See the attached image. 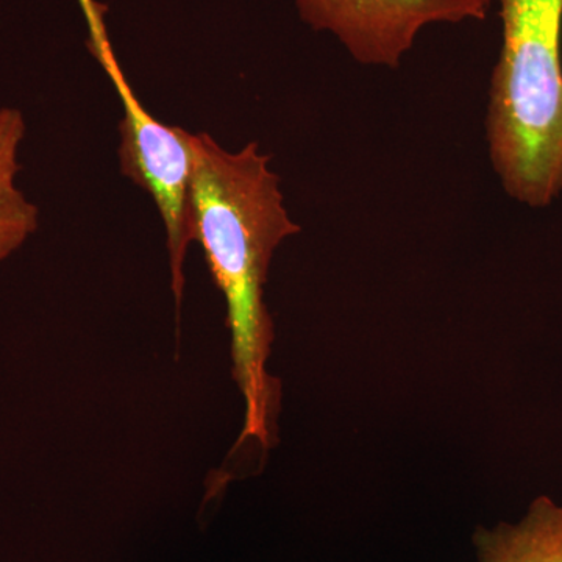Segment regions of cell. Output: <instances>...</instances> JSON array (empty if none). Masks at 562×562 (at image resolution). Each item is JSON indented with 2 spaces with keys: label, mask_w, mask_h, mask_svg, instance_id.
Returning a JSON list of instances; mask_svg holds the SVG:
<instances>
[{
  "label": "cell",
  "mask_w": 562,
  "mask_h": 562,
  "mask_svg": "<svg viewBox=\"0 0 562 562\" xmlns=\"http://www.w3.org/2000/svg\"><path fill=\"white\" fill-rule=\"evenodd\" d=\"M79 5L83 11L85 20H87L88 49L94 55L95 60H99L106 50L113 49L109 32H106L105 20H103L106 7L101 5L95 0H79Z\"/></svg>",
  "instance_id": "obj_7"
},
{
  "label": "cell",
  "mask_w": 562,
  "mask_h": 562,
  "mask_svg": "<svg viewBox=\"0 0 562 562\" xmlns=\"http://www.w3.org/2000/svg\"><path fill=\"white\" fill-rule=\"evenodd\" d=\"M194 243L201 244L227 306L233 376L244 402L236 449L276 441L280 384L269 372L276 339L265 301L266 281L280 244L301 233L284 206L280 177L257 143L227 150L206 133H192Z\"/></svg>",
  "instance_id": "obj_1"
},
{
  "label": "cell",
  "mask_w": 562,
  "mask_h": 562,
  "mask_svg": "<svg viewBox=\"0 0 562 562\" xmlns=\"http://www.w3.org/2000/svg\"><path fill=\"white\" fill-rule=\"evenodd\" d=\"M313 31L339 40L355 61L397 69L422 29L486 20L491 0H295Z\"/></svg>",
  "instance_id": "obj_4"
},
{
  "label": "cell",
  "mask_w": 562,
  "mask_h": 562,
  "mask_svg": "<svg viewBox=\"0 0 562 562\" xmlns=\"http://www.w3.org/2000/svg\"><path fill=\"white\" fill-rule=\"evenodd\" d=\"M25 132L27 124L21 110L0 109V265L16 254L40 225L38 206L18 187Z\"/></svg>",
  "instance_id": "obj_6"
},
{
  "label": "cell",
  "mask_w": 562,
  "mask_h": 562,
  "mask_svg": "<svg viewBox=\"0 0 562 562\" xmlns=\"http://www.w3.org/2000/svg\"><path fill=\"white\" fill-rule=\"evenodd\" d=\"M120 94V162L122 176L143 188L154 199L165 224L171 266L172 292L180 305L184 288V261L194 243L195 151L192 133L162 124L140 105L122 72L113 49L98 60Z\"/></svg>",
  "instance_id": "obj_3"
},
{
  "label": "cell",
  "mask_w": 562,
  "mask_h": 562,
  "mask_svg": "<svg viewBox=\"0 0 562 562\" xmlns=\"http://www.w3.org/2000/svg\"><path fill=\"white\" fill-rule=\"evenodd\" d=\"M486 140L513 201L547 209L562 192V0H498Z\"/></svg>",
  "instance_id": "obj_2"
},
{
  "label": "cell",
  "mask_w": 562,
  "mask_h": 562,
  "mask_svg": "<svg viewBox=\"0 0 562 562\" xmlns=\"http://www.w3.org/2000/svg\"><path fill=\"white\" fill-rule=\"evenodd\" d=\"M473 543L479 562H562V505L541 495L517 522L480 528Z\"/></svg>",
  "instance_id": "obj_5"
}]
</instances>
